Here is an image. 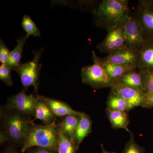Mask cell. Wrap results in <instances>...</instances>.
<instances>
[{"instance_id":"25","label":"cell","mask_w":153,"mask_h":153,"mask_svg":"<svg viewBox=\"0 0 153 153\" xmlns=\"http://www.w3.org/2000/svg\"><path fill=\"white\" fill-rule=\"evenodd\" d=\"M11 70L7 64H1L0 66V79L8 86L13 85Z\"/></svg>"},{"instance_id":"23","label":"cell","mask_w":153,"mask_h":153,"mask_svg":"<svg viewBox=\"0 0 153 153\" xmlns=\"http://www.w3.org/2000/svg\"><path fill=\"white\" fill-rule=\"evenodd\" d=\"M22 27L27 33L26 36H33L34 37H39L41 36L40 30L35 25L31 17L28 15H25L22 21Z\"/></svg>"},{"instance_id":"3","label":"cell","mask_w":153,"mask_h":153,"mask_svg":"<svg viewBox=\"0 0 153 153\" xmlns=\"http://www.w3.org/2000/svg\"><path fill=\"white\" fill-rule=\"evenodd\" d=\"M55 122L49 125L35 124L21 149L25 153L30 148L40 147L57 151L58 136Z\"/></svg>"},{"instance_id":"32","label":"cell","mask_w":153,"mask_h":153,"mask_svg":"<svg viewBox=\"0 0 153 153\" xmlns=\"http://www.w3.org/2000/svg\"><path fill=\"white\" fill-rule=\"evenodd\" d=\"M101 148L102 149V152L101 153H116L114 152H107V151L105 150V149L103 146V145L102 144H101Z\"/></svg>"},{"instance_id":"16","label":"cell","mask_w":153,"mask_h":153,"mask_svg":"<svg viewBox=\"0 0 153 153\" xmlns=\"http://www.w3.org/2000/svg\"><path fill=\"white\" fill-rule=\"evenodd\" d=\"M102 59V64L112 81L118 79L128 72L137 69V66L134 65H117L108 63Z\"/></svg>"},{"instance_id":"7","label":"cell","mask_w":153,"mask_h":153,"mask_svg":"<svg viewBox=\"0 0 153 153\" xmlns=\"http://www.w3.org/2000/svg\"><path fill=\"white\" fill-rule=\"evenodd\" d=\"M23 89L8 98L6 104L12 108L30 117H35L36 106L39 100V95L33 94L27 95Z\"/></svg>"},{"instance_id":"15","label":"cell","mask_w":153,"mask_h":153,"mask_svg":"<svg viewBox=\"0 0 153 153\" xmlns=\"http://www.w3.org/2000/svg\"><path fill=\"white\" fill-rule=\"evenodd\" d=\"M80 117V120L75 132L74 138L77 151L83 140L91 133L92 126V121L88 115L85 112H81Z\"/></svg>"},{"instance_id":"11","label":"cell","mask_w":153,"mask_h":153,"mask_svg":"<svg viewBox=\"0 0 153 153\" xmlns=\"http://www.w3.org/2000/svg\"><path fill=\"white\" fill-rule=\"evenodd\" d=\"M125 46V39L120 25L108 31L105 38L97 45V48L100 52L109 54L111 52Z\"/></svg>"},{"instance_id":"6","label":"cell","mask_w":153,"mask_h":153,"mask_svg":"<svg viewBox=\"0 0 153 153\" xmlns=\"http://www.w3.org/2000/svg\"><path fill=\"white\" fill-rule=\"evenodd\" d=\"M126 47L139 51L146 39L142 28L134 16H131L121 25Z\"/></svg>"},{"instance_id":"27","label":"cell","mask_w":153,"mask_h":153,"mask_svg":"<svg viewBox=\"0 0 153 153\" xmlns=\"http://www.w3.org/2000/svg\"><path fill=\"white\" fill-rule=\"evenodd\" d=\"M144 81V92H153V72H142Z\"/></svg>"},{"instance_id":"14","label":"cell","mask_w":153,"mask_h":153,"mask_svg":"<svg viewBox=\"0 0 153 153\" xmlns=\"http://www.w3.org/2000/svg\"><path fill=\"white\" fill-rule=\"evenodd\" d=\"M119 82L126 86L144 92V81L142 72L134 70L128 72L113 82Z\"/></svg>"},{"instance_id":"28","label":"cell","mask_w":153,"mask_h":153,"mask_svg":"<svg viewBox=\"0 0 153 153\" xmlns=\"http://www.w3.org/2000/svg\"><path fill=\"white\" fill-rule=\"evenodd\" d=\"M141 107L145 108H153V92H145L143 102Z\"/></svg>"},{"instance_id":"9","label":"cell","mask_w":153,"mask_h":153,"mask_svg":"<svg viewBox=\"0 0 153 153\" xmlns=\"http://www.w3.org/2000/svg\"><path fill=\"white\" fill-rule=\"evenodd\" d=\"M140 51L125 46L110 53L103 59L104 61L117 65H134L137 66Z\"/></svg>"},{"instance_id":"18","label":"cell","mask_w":153,"mask_h":153,"mask_svg":"<svg viewBox=\"0 0 153 153\" xmlns=\"http://www.w3.org/2000/svg\"><path fill=\"white\" fill-rule=\"evenodd\" d=\"M106 111L108 118L113 128H123L128 132L130 131L128 128L130 120L127 112L107 109Z\"/></svg>"},{"instance_id":"1","label":"cell","mask_w":153,"mask_h":153,"mask_svg":"<svg viewBox=\"0 0 153 153\" xmlns=\"http://www.w3.org/2000/svg\"><path fill=\"white\" fill-rule=\"evenodd\" d=\"M0 125L1 130L10 139V145L22 147L35 123L31 117L5 104L0 108Z\"/></svg>"},{"instance_id":"10","label":"cell","mask_w":153,"mask_h":153,"mask_svg":"<svg viewBox=\"0 0 153 153\" xmlns=\"http://www.w3.org/2000/svg\"><path fill=\"white\" fill-rule=\"evenodd\" d=\"M112 91L124 99L128 103L131 110L137 106H142L144 98L145 92L119 83L113 82Z\"/></svg>"},{"instance_id":"30","label":"cell","mask_w":153,"mask_h":153,"mask_svg":"<svg viewBox=\"0 0 153 153\" xmlns=\"http://www.w3.org/2000/svg\"><path fill=\"white\" fill-rule=\"evenodd\" d=\"M6 143H8L11 144L10 139L4 132L0 130V145H2Z\"/></svg>"},{"instance_id":"5","label":"cell","mask_w":153,"mask_h":153,"mask_svg":"<svg viewBox=\"0 0 153 153\" xmlns=\"http://www.w3.org/2000/svg\"><path fill=\"white\" fill-rule=\"evenodd\" d=\"M44 48L35 50L33 52L34 57L31 61L24 63H21L14 71H16L20 76L21 82L27 91L30 86L34 88V91L38 95V91L39 85V76L41 66L39 63V60L42 55Z\"/></svg>"},{"instance_id":"2","label":"cell","mask_w":153,"mask_h":153,"mask_svg":"<svg viewBox=\"0 0 153 153\" xmlns=\"http://www.w3.org/2000/svg\"><path fill=\"white\" fill-rule=\"evenodd\" d=\"M96 25L108 32L121 25L131 16L128 1L126 0H104L94 9Z\"/></svg>"},{"instance_id":"12","label":"cell","mask_w":153,"mask_h":153,"mask_svg":"<svg viewBox=\"0 0 153 153\" xmlns=\"http://www.w3.org/2000/svg\"><path fill=\"white\" fill-rule=\"evenodd\" d=\"M139 51V71L153 72V40H146Z\"/></svg>"},{"instance_id":"21","label":"cell","mask_w":153,"mask_h":153,"mask_svg":"<svg viewBox=\"0 0 153 153\" xmlns=\"http://www.w3.org/2000/svg\"><path fill=\"white\" fill-rule=\"evenodd\" d=\"M80 119V115H78L66 116L63 121L58 124L65 133L74 141L75 132Z\"/></svg>"},{"instance_id":"22","label":"cell","mask_w":153,"mask_h":153,"mask_svg":"<svg viewBox=\"0 0 153 153\" xmlns=\"http://www.w3.org/2000/svg\"><path fill=\"white\" fill-rule=\"evenodd\" d=\"M107 110L127 111L131 110L128 103L120 96L111 91L106 102Z\"/></svg>"},{"instance_id":"31","label":"cell","mask_w":153,"mask_h":153,"mask_svg":"<svg viewBox=\"0 0 153 153\" xmlns=\"http://www.w3.org/2000/svg\"><path fill=\"white\" fill-rule=\"evenodd\" d=\"M1 153H18L14 146L10 145V146L7 147L3 150Z\"/></svg>"},{"instance_id":"17","label":"cell","mask_w":153,"mask_h":153,"mask_svg":"<svg viewBox=\"0 0 153 153\" xmlns=\"http://www.w3.org/2000/svg\"><path fill=\"white\" fill-rule=\"evenodd\" d=\"M56 116L44 100L39 97L36 106V113L33 121L39 120L44 125L51 124L55 122Z\"/></svg>"},{"instance_id":"29","label":"cell","mask_w":153,"mask_h":153,"mask_svg":"<svg viewBox=\"0 0 153 153\" xmlns=\"http://www.w3.org/2000/svg\"><path fill=\"white\" fill-rule=\"evenodd\" d=\"M25 153H58L57 151L40 147L30 148Z\"/></svg>"},{"instance_id":"20","label":"cell","mask_w":153,"mask_h":153,"mask_svg":"<svg viewBox=\"0 0 153 153\" xmlns=\"http://www.w3.org/2000/svg\"><path fill=\"white\" fill-rule=\"evenodd\" d=\"M28 37L26 35L23 36L18 40V44L10 53L7 64L12 69L15 70L21 64L20 61L22 58L24 45Z\"/></svg>"},{"instance_id":"8","label":"cell","mask_w":153,"mask_h":153,"mask_svg":"<svg viewBox=\"0 0 153 153\" xmlns=\"http://www.w3.org/2000/svg\"><path fill=\"white\" fill-rule=\"evenodd\" d=\"M146 40H153V0L140 1L135 16Z\"/></svg>"},{"instance_id":"19","label":"cell","mask_w":153,"mask_h":153,"mask_svg":"<svg viewBox=\"0 0 153 153\" xmlns=\"http://www.w3.org/2000/svg\"><path fill=\"white\" fill-rule=\"evenodd\" d=\"M56 131L58 136V153H76L77 150L74 142L68 137L58 124L56 126Z\"/></svg>"},{"instance_id":"4","label":"cell","mask_w":153,"mask_h":153,"mask_svg":"<svg viewBox=\"0 0 153 153\" xmlns=\"http://www.w3.org/2000/svg\"><path fill=\"white\" fill-rule=\"evenodd\" d=\"M92 52L93 64L81 69L82 82L96 89L111 87L113 81L107 73L102 59L97 56L94 51Z\"/></svg>"},{"instance_id":"13","label":"cell","mask_w":153,"mask_h":153,"mask_svg":"<svg viewBox=\"0 0 153 153\" xmlns=\"http://www.w3.org/2000/svg\"><path fill=\"white\" fill-rule=\"evenodd\" d=\"M39 97L46 102L56 117H63L71 115L81 114V112L72 109L71 107L66 102L44 96L39 95Z\"/></svg>"},{"instance_id":"24","label":"cell","mask_w":153,"mask_h":153,"mask_svg":"<svg viewBox=\"0 0 153 153\" xmlns=\"http://www.w3.org/2000/svg\"><path fill=\"white\" fill-rule=\"evenodd\" d=\"M129 141L127 143L122 153H145V149L136 142L133 134L130 131Z\"/></svg>"},{"instance_id":"26","label":"cell","mask_w":153,"mask_h":153,"mask_svg":"<svg viewBox=\"0 0 153 153\" xmlns=\"http://www.w3.org/2000/svg\"><path fill=\"white\" fill-rule=\"evenodd\" d=\"M10 52L1 39L0 40V62L1 64H7L8 62Z\"/></svg>"}]
</instances>
